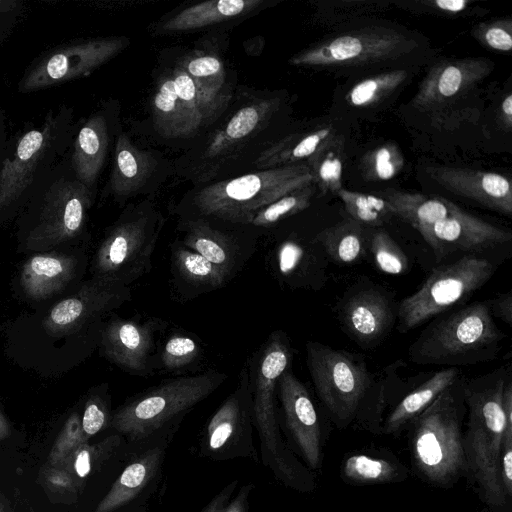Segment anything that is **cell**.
I'll return each mask as SVG.
<instances>
[{
  "label": "cell",
  "instance_id": "obj_34",
  "mask_svg": "<svg viewBox=\"0 0 512 512\" xmlns=\"http://www.w3.org/2000/svg\"><path fill=\"white\" fill-rule=\"evenodd\" d=\"M393 208L395 216L409 223L418 232L448 217L456 205L443 197H428L396 189H386L380 195Z\"/></svg>",
  "mask_w": 512,
  "mask_h": 512
},
{
  "label": "cell",
  "instance_id": "obj_43",
  "mask_svg": "<svg viewBox=\"0 0 512 512\" xmlns=\"http://www.w3.org/2000/svg\"><path fill=\"white\" fill-rule=\"evenodd\" d=\"M315 192V184L296 189L260 209L249 226L268 228L279 221L306 209Z\"/></svg>",
  "mask_w": 512,
  "mask_h": 512
},
{
  "label": "cell",
  "instance_id": "obj_30",
  "mask_svg": "<svg viewBox=\"0 0 512 512\" xmlns=\"http://www.w3.org/2000/svg\"><path fill=\"white\" fill-rule=\"evenodd\" d=\"M263 0H209L189 6L160 24L162 33L184 32L248 14Z\"/></svg>",
  "mask_w": 512,
  "mask_h": 512
},
{
  "label": "cell",
  "instance_id": "obj_56",
  "mask_svg": "<svg viewBox=\"0 0 512 512\" xmlns=\"http://www.w3.org/2000/svg\"><path fill=\"white\" fill-rule=\"evenodd\" d=\"M10 433V424L0 410V440L7 438L10 435Z\"/></svg>",
  "mask_w": 512,
  "mask_h": 512
},
{
  "label": "cell",
  "instance_id": "obj_36",
  "mask_svg": "<svg viewBox=\"0 0 512 512\" xmlns=\"http://www.w3.org/2000/svg\"><path fill=\"white\" fill-rule=\"evenodd\" d=\"M152 170L149 155L138 149L127 135H119L110 179L111 190L120 196L129 195L145 182Z\"/></svg>",
  "mask_w": 512,
  "mask_h": 512
},
{
  "label": "cell",
  "instance_id": "obj_35",
  "mask_svg": "<svg viewBox=\"0 0 512 512\" xmlns=\"http://www.w3.org/2000/svg\"><path fill=\"white\" fill-rule=\"evenodd\" d=\"M190 76L199 94L218 114L228 101L226 72L221 59L211 53L194 51L178 64Z\"/></svg>",
  "mask_w": 512,
  "mask_h": 512
},
{
  "label": "cell",
  "instance_id": "obj_54",
  "mask_svg": "<svg viewBox=\"0 0 512 512\" xmlns=\"http://www.w3.org/2000/svg\"><path fill=\"white\" fill-rule=\"evenodd\" d=\"M492 316L500 318L507 325H512V292L502 293L488 300Z\"/></svg>",
  "mask_w": 512,
  "mask_h": 512
},
{
  "label": "cell",
  "instance_id": "obj_10",
  "mask_svg": "<svg viewBox=\"0 0 512 512\" xmlns=\"http://www.w3.org/2000/svg\"><path fill=\"white\" fill-rule=\"evenodd\" d=\"M163 223L159 213L148 209H136L121 217L97 250L95 277L130 287L149 273Z\"/></svg>",
  "mask_w": 512,
  "mask_h": 512
},
{
  "label": "cell",
  "instance_id": "obj_55",
  "mask_svg": "<svg viewBox=\"0 0 512 512\" xmlns=\"http://www.w3.org/2000/svg\"><path fill=\"white\" fill-rule=\"evenodd\" d=\"M500 117L503 125L508 130L512 127V94L508 92L500 105Z\"/></svg>",
  "mask_w": 512,
  "mask_h": 512
},
{
  "label": "cell",
  "instance_id": "obj_32",
  "mask_svg": "<svg viewBox=\"0 0 512 512\" xmlns=\"http://www.w3.org/2000/svg\"><path fill=\"white\" fill-rule=\"evenodd\" d=\"M335 136L336 130L331 125L292 134L265 149L254 165L262 170L298 164L301 160H309Z\"/></svg>",
  "mask_w": 512,
  "mask_h": 512
},
{
  "label": "cell",
  "instance_id": "obj_26",
  "mask_svg": "<svg viewBox=\"0 0 512 512\" xmlns=\"http://www.w3.org/2000/svg\"><path fill=\"white\" fill-rule=\"evenodd\" d=\"M318 248L287 238L270 253L271 266L280 282L291 288L319 289L326 275Z\"/></svg>",
  "mask_w": 512,
  "mask_h": 512
},
{
  "label": "cell",
  "instance_id": "obj_5",
  "mask_svg": "<svg viewBox=\"0 0 512 512\" xmlns=\"http://www.w3.org/2000/svg\"><path fill=\"white\" fill-rule=\"evenodd\" d=\"M306 363L317 396L337 428L356 423L381 434L383 419L368 402L373 379L361 355L309 341Z\"/></svg>",
  "mask_w": 512,
  "mask_h": 512
},
{
  "label": "cell",
  "instance_id": "obj_44",
  "mask_svg": "<svg viewBox=\"0 0 512 512\" xmlns=\"http://www.w3.org/2000/svg\"><path fill=\"white\" fill-rule=\"evenodd\" d=\"M201 356L197 341L183 333H173L163 343L157 366L165 371H181L194 365Z\"/></svg>",
  "mask_w": 512,
  "mask_h": 512
},
{
  "label": "cell",
  "instance_id": "obj_28",
  "mask_svg": "<svg viewBox=\"0 0 512 512\" xmlns=\"http://www.w3.org/2000/svg\"><path fill=\"white\" fill-rule=\"evenodd\" d=\"M76 261L73 257L46 253L31 257L23 266L20 284L33 299H45L61 291L73 278Z\"/></svg>",
  "mask_w": 512,
  "mask_h": 512
},
{
  "label": "cell",
  "instance_id": "obj_58",
  "mask_svg": "<svg viewBox=\"0 0 512 512\" xmlns=\"http://www.w3.org/2000/svg\"><path fill=\"white\" fill-rule=\"evenodd\" d=\"M0 512H5L4 505L1 501V498H0Z\"/></svg>",
  "mask_w": 512,
  "mask_h": 512
},
{
  "label": "cell",
  "instance_id": "obj_17",
  "mask_svg": "<svg viewBox=\"0 0 512 512\" xmlns=\"http://www.w3.org/2000/svg\"><path fill=\"white\" fill-rule=\"evenodd\" d=\"M130 299L131 287L94 276L74 295L56 304L43 321V327L52 335L66 334L117 309Z\"/></svg>",
  "mask_w": 512,
  "mask_h": 512
},
{
  "label": "cell",
  "instance_id": "obj_4",
  "mask_svg": "<svg viewBox=\"0 0 512 512\" xmlns=\"http://www.w3.org/2000/svg\"><path fill=\"white\" fill-rule=\"evenodd\" d=\"M505 337L488 301L474 302L437 316L410 345L408 356L419 365H475L496 359Z\"/></svg>",
  "mask_w": 512,
  "mask_h": 512
},
{
  "label": "cell",
  "instance_id": "obj_50",
  "mask_svg": "<svg viewBox=\"0 0 512 512\" xmlns=\"http://www.w3.org/2000/svg\"><path fill=\"white\" fill-rule=\"evenodd\" d=\"M111 419L112 414L107 396L101 393L90 395L81 417V428L86 441L106 427H110Z\"/></svg>",
  "mask_w": 512,
  "mask_h": 512
},
{
  "label": "cell",
  "instance_id": "obj_33",
  "mask_svg": "<svg viewBox=\"0 0 512 512\" xmlns=\"http://www.w3.org/2000/svg\"><path fill=\"white\" fill-rule=\"evenodd\" d=\"M152 114L156 130L166 138L188 137L201 127L177 96L170 72L157 83Z\"/></svg>",
  "mask_w": 512,
  "mask_h": 512
},
{
  "label": "cell",
  "instance_id": "obj_46",
  "mask_svg": "<svg viewBox=\"0 0 512 512\" xmlns=\"http://www.w3.org/2000/svg\"><path fill=\"white\" fill-rule=\"evenodd\" d=\"M403 165L402 153L394 143H386L373 149L363 160L365 174L370 180L392 179L402 170Z\"/></svg>",
  "mask_w": 512,
  "mask_h": 512
},
{
  "label": "cell",
  "instance_id": "obj_11",
  "mask_svg": "<svg viewBox=\"0 0 512 512\" xmlns=\"http://www.w3.org/2000/svg\"><path fill=\"white\" fill-rule=\"evenodd\" d=\"M178 428L128 443V462L94 512H145L163 476L166 453Z\"/></svg>",
  "mask_w": 512,
  "mask_h": 512
},
{
  "label": "cell",
  "instance_id": "obj_38",
  "mask_svg": "<svg viewBox=\"0 0 512 512\" xmlns=\"http://www.w3.org/2000/svg\"><path fill=\"white\" fill-rule=\"evenodd\" d=\"M410 70L391 68L370 75L355 83L346 93L345 101L354 108H371L392 96L409 78Z\"/></svg>",
  "mask_w": 512,
  "mask_h": 512
},
{
  "label": "cell",
  "instance_id": "obj_8",
  "mask_svg": "<svg viewBox=\"0 0 512 512\" xmlns=\"http://www.w3.org/2000/svg\"><path fill=\"white\" fill-rule=\"evenodd\" d=\"M420 48L419 40L391 25H366L337 32L293 55L290 64L322 69L390 66Z\"/></svg>",
  "mask_w": 512,
  "mask_h": 512
},
{
  "label": "cell",
  "instance_id": "obj_1",
  "mask_svg": "<svg viewBox=\"0 0 512 512\" xmlns=\"http://www.w3.org/2000/svg\"><path fill=\"white\" fill-rule=\"evenodd\" d=\"M510 368L500 367L463 381L467 422L463 445L467 481L489 512H512L500 477L504 433L503 393Z\"/></svg>",
  "mask_w": 512,
  "mask_h": 512
},
{
  "label": "cell",
  "instance_id": "obj_45",
  "mask_svg": "<svg viewBox=\"0 0 512 512\" xmlns=\"http://www.w3.org/2000/svg\"><path fill=\"white\" fill-rule=\"evenodd\" d=\"M370 251L377 268L383 273L401 275L408 270L407 256L386 231L378 230L372 234Z\"/></svg>",
  "mask_w": 512,
  "mask_h": 512
},
{
  "label": "cell",
  "instance_id": "obj_6",
  "mask_svg": "<svg viewBox=\"0 0 512 512\" xmlns=\"http://www.w3.org/2000/svg\"><path fill=\"white\" fill-rule=\"evenodd\" d=\"M227 378L218 371L179 376L135 395L113 413L110 427L127 443L143 440L159 431L179 428L184 416L210 396Z\"/></svg>",
  "mask_w": 512,
  "mask_h": 512
},
{
  "label": "cell",
  "instance_id": "obj_51",
  "mask_svg": "<svg viewBox=\"0 0 512 512\" xmlns=\"http://www.w3.org/2000/svg\"><path fill=\"white\" fill-rule=\"evenodd\" d=\"M393 5L417 14H430L437 16L463 15L473 5L469 0H413L396 1Z\"/></svg>",
  "mask_w": 512,
  "mask_h": 512
},
{
  "label": "cell",
  "instance_id": "obj_18",
  "mask_svg": "<svg viewBox=\"0 0 512 512\" xmlns=\"http://www.w3.org/2000/svg\"><path fill=\"white\" fill-rule=\"evenodd\" d=\"M343 331L364 349L380 344L397 319V308L384 290L364 285L347 292L337 306Z\"/></svg>",
  "mask_w": 512,
  "mask_h": 512
},
{
  "label": "cell",
  "instance_id": "obj_29",
  "mask_svg": "<svg viewBox=\"0 0 512 512\" xmlns=\"http://www.w3.org/2000/svg\"><path fill=\"white\" fill-rule=\"evenodd\" d=\"M460 376L461 370L455 367L437 371L431 378L400 400L383 420L381 434L400 433Z\"/></svg>",
  "mask_w": 512,
  "mask_h": 512
},
{
  "label": "cell",
  "instance_id": "obj_9",
  "mask_svg": "<svg viewBox=\"0 0 512 512\" xmlns=\"http://www.w3.org/2000/svg\"><path fill=\"white\" fill-rule=\"evenodd\" d=\"M496 270L493 262L473 254L436 267L422 286L397 307V329L401 333L463 304Z\"/></svg>",
  "mask_w": 512,
  "mask_h": 512
},
{
  "label": "cell",
  "instance_id": "obj_39",
  "mask_svg": "<svg viewBox=\"0 0 512 512\" xmlns=\"http://www.w3.org/2000/svg\"><path fill=\"white\" fill-rule=\"evenodd\" d=\"M392 5L393 2L384 0L323 1L317 3L314 16L321 25L341 27L384 12Z\"/></svg>",
  "mask_w": 512,
  "mask_h": 512
},
{
  "label": "cell",
  "instance_id": "obj_22",
  "mask_svg": "<svg viewBox=\"0 0 512 512\" xmlns=\"http://www.w3.org/2000/svg\"><path fill=\"white\" fill-rule=\"evenodd\" d=\"M426 172L451 193L503 215H512V187L505 175L451 166H432Z\"/></svg>",
  "mask_w": 512,
  "mask_h": 512
},
{
  "label": "cell",
  "instance_id": "obj_31",
  "mask_svg": "<svg viewBox=\"0 0 512 512\" xmlns=\"http://www.w3.org/2000/svg\"><path fill=\"white\" fill-rule=\"evenodd\" d=\"M108 147V128L102 115L91 116L79 130L72 155L78 181L90 188L96 181L105 161Z\"/></svg>",
  "mask_w": 512,
  "mask_h": 512
},
{
  "label": "cell",
  "instance_id": "obj_24",
  "mask_svg": "<svg viewBox=\"0 0 512 512\" xmlns=\"http://www.w3.org/2000/svg\"><path fill=\"white\" fill-rule=\"evenodd\" d=\"M180 240L212 264L234 277L252 256L254 241L244 242L233 233L221 230L204 218L189 219L181 226Z\"/></svg>",
  "mask_w": 512,
  "mask_h": 512
},
{
  "label": "cell",
  "instance_id": "obj_12",
  "mask_svg": "<svg viewBox=\"0 0 512 512\" xmlns=\"http://www.w3.org/2000/svg\"><path fill=\"white\" fill-rule=\"evenodd\" d=\"M251 394L246 364L237 385L209 419L200 440V454L213 461L249 459L259 463L254 444Z\"/></svg>",
  "mask_w": 512,
  "mask_h": 512
},
{
  "label": "cell",
  "instance_id": "obj_52",
  "mask_svg": "<svg viewBox=\"0 0 512 512\" xmlns=\"http://www.w3.org/2000/svg\"><path fill=\"white\" fill-rule=\"evenodd\" d=\"M40 482L49 494L72 496L83 487V483L64 468L46 465L40 471Z\"/></svg>",
  "mask_w": 512,
  "mask_h": 512
},
{
  "label": "cell",
  "instance_id": "obj_3",
  "mask_svg": "<svg viewBox=\"0 0 512 512\" xmlns=\"http://www.w3.org/2000/svg\"><path fill=\"white\" fill-rule=\"evenodd\" d=\"M463 381L460 376L408 425L412 470L436 488H452L468 474Z\"/></svg>",
  "mask_w": 512,
  "mask_h": 512
},
{
  "label": "cell",
  "instance_id": "obj_53",
  "mask_svg": "<svg viewBox=\"0 0 512 512\" xmlns=\"http://www.w3.org/2000/svg\"><path fill=\"white\" fill-rule=\"evenodd\" d=\"M500 477L507 496L512 499V440L502 439Z\"/></svg>",
  "mask_w": 512,
  "mask_h": 512
},
{
  "label": "cell",
  "instance_id": "obj_27",
  "mask_svg": "<svg viewBox=\"0 0 512 512\" xmlns=\"http://www.w3.org/2000/svg\"><path fill=\"white\" fill-rule=\"evenodd\" d=\"M341 479L354 486L400 483L409 477V469L387 450L368 449L351 452L340 463Z\"/></svg>",
  "mask_w": 512,
  "mask_h": 512
},
{
  "label": "cell",
  "instance_id": "obj_23",
  "mask_svg": "<svg viewBox=\"0 0 512 512\" xmlns=\"http://www.w3.org/2000/svg\"><path fill=\"white\" fill-rule=\"evenodd\" d=\"M56 131L55 119L22 135L13 154L0 169V209L11 205L30 186L40 161L50 148Z\"/></svg>",
  "mask_w": 512,
  "mask_h": 512
},
{
  "label": "cell",
  "instance_id": "obj_16",
  "mask_svg": "<svg viewBox=\"0 0 512 512\" xmlns=\"http://www.w3.org/2000/svg\"><path fill=\"white\" fill-rule=\"evenodd\" d=\"M166 326L167 323L160 318L114 317L101 329L102 352L108 360L131 375L151 376L158 368L154 355L156 335Z\"/></svg>",
  "mask_w": 512,
  "mask_h": 512
},
{
  "label": "cell",
  "instance_id": "obj_47",
  "mask_svg": "<svg viewBox=\"0 0 512 512\" xmlns=\"http://www.w3.org/2000/svg\"><path fill=\"white\" fill-rule=\"evenodd\" d=\"M88 443L83 436L81 417L73 412L66 420L48 456V464L61 468L70 455L81 445Z\"/></svg>",
  "mask_w": 512,
  "mask_h": 512
},
{
  "label": "cell",
  "instance_id": "obj_41",
  "mask_svg": "<svg viewBox=\"0 0 512 512\" xmlns=\"http://www.w3.org/2000/svg\"><path fill=\"white\" fill-rule=\"evenodd\" d=\"M343 140L335 136L325 143L308 161L316 184L323 194L342 189Z\"/></svg>",
  "mask_w": 512,
  "mask_h": 512
},
{
  "label": "cell",
  "instance_id": "obj_20",
  "mask_svg": "<svg viewBox=\"0 0 512 512\" xmlns=\"http://www.w3.org/2000/svg\"><path fill=\"white\" fill-rule=\"evenodd\" d=\"M434 252L437 262L461 252H481L511 241L509 231L483 221L456 205L443 220L419 232Z\"/></svg>",
  "mask_w": 512,
  "mask_h": 512
},
{
  "label": "cell",
  "instance_id": "obj_40",
  "mask_svg": "<svg viewBox=\"0 0 512 512\" xmlns=\"http://www.w3.org/2000/svg\"><path fill=\"white\" fill-rule=\"evenodd\" d=\"M126 443L119 433H114L94 444L85 443L66 460L64 468L80 482L97 472Z\"/></svg>",
  "mask_w": 512,
  "mask_h": 512
},
{
  "label": "cell",
  "instance_id": "obj_14",
  "mask_svg": "<svg viewBox=\"0 0 512 512\" xmlns=\"http://www.w3.org/2000/svg\"><path fill=\"white\" fill-rule=\"evenodd\" d=\"M129 43L125 37H103L71 43L52 50L21 80L22 92H31L85 77L120 53Z\"/></svg>",
  "mask_w": 512,
  "mask_h": 512
},
{
  "label": "cell",
  "instance_id": "obj_19",
  "mask_svg": "<svg viewBox=\"0 0 512 512\" xmlns=\"http://www.w3.org/2000/svg\"><path fill=\"white\" fill-rule=\"evenodd\" d=\"M277 389L289 435L305 465L318 472L323 463V438L312 398L289 369L279 378Z\"/></svg>",
  "mask_w": 512,
  "mask_h": 512
},
{
  "label": "cell",
  "instance_id": "obj_49",
  "mask_svg": "<svg viewBox=\"0 0 512 512\" xmlns=\"http://www.w3.org/2000/svg\"><path fill=\"white\" fill-rule=\"evenodd\" d=\"M238 485L239 481L236 479L228 483L201 512H248L249 497L255 484L249 482L239 488Z\"/></svg>",
  "mask_w": 512,
  "mask_h": 512
},
{
  "label": "cell",
  "instance_id": "obj_13",
  "mask_svg": "<svg viewBox=\"0 0 512 512\" xmlns=\"http://www.w3.org/2000/svg\"><path fill=\"white\" fill-rule=\"evenodd\" d=\"M493 68L494 63L482 57L441 60L430 67L410 104L440 120L471 96Z\"/></svg>",
  "mask_w": 512,
  "mask_h": 512
},
{
  "label": "cell",
  "instance_id": "obj_37",
  "mask_svg": "<svg viewBox=\"0 0 512 512\" xmlns=\"http://www.w3.org/2000/svg\"><path fill=\"white\" fill-rule=\"evenodd\" d=\"M315 241L339 264L356 263L366 253L364 227L351 218L322 230L316 235Z\"/></svg>",
  "mask_w": 512,
  "mask_h": 512
},
{
  "label": "cell",
  "instance_id": "obj_15",
  "mask_svg": "<svg viewBox=\"0 0 512 512\" xmlns=\"http://www.w3.org/2000/svg\"><path fill=\"white\" fill-rule=\"evenodd\" d=\"M90 190L80 181L61 180L46 194L39 220L27 237L32 250H45L74 238L84 226Z\"/></svg>",
  "mask_w": 512,
  "mask_h": 512
},
{
  "label": "cell",
  "instance_id": "obj_57",
  "mask_svg": "<svg viewBox=\"0 0 512 512\" xmlns=\"http://www.w3.org/2000/svg\"><path fill=\"white\" fill-rule=\"evenodd\" d=\"M15 4L14 1L0 0V17L10 11Z\"/></svg>",
  "mask_w": 512,
  "mask_h": 512
},
{
  "label": "cell",
  "instance_id": "obj_42",
  "mask_svg": "<svg viewBox=\"0 0 512 512\" xmlns=\"http://www.w3.org/2000/svg\"><path fill=\"white\" fill-rule=\"evenodd\" d=\"M336 195L342 200L351 219L362 225L380 227L395 216L392 206L382 197L340 189Z\"/></svg>",
  "mask_w": 512,
  "mask_h": 512
},
{
  "label": "cell",
  "instance_id": "obj_25",
  "mask_svg": "<svg viewBox=\"0 0 512 512\" xmlns=\"http://www.w3.org/2000/svg\"><path fill=\"white\" fill-rule=\"evenodd\" d=\"M170 254L172 285L178 299L191 300L217 290L232 278L181 241L171 245Z\"/></svg>",
  "mask_w": 512,
  "mask_h": 512
},
{
  "label": "cell",
  "instance_id": "obj_7",
  "mask_svg": "<svg viewBox=\"0 0 512 512\" xmlns=\"http://www.w3.org/2000/svg\"><path fill=\"white\" fill-rule=\"evenodd\" d=\"M314 183L308 164L262 169L200 189L193 197L197 218L249 225L254 215L280 197Z\"/></svg>",
  "mask_w": 512,
  "mask_h": 512
},
{
  "label": "cell",
  "instance_id": "obj_2",
  "mask_svg": "<svg viewBox=\"0 0 512 512\" xmlns=\"http://www.w3.org/2000/svg\"><path fill=\"white\" fill-rule=\"evenodd\" d=\"M293 353L285 332H272L245 363L251 394L252 420L260 441V460L276 480L299 493H312L317 480L284 441L278 422L276 390L289 369Z\"/></svg>",
  "mask_w": 512,
  "mask_h": 512
},
{
  "label": "cell",
  "instance_id": "obj_21",
  "mask_svg": "<svg viewBox=\"0 0 512 512\" xmlns=\"http://www.w3.org/2000/svg\"><path fill=\"white\" fill-rule=\"evenodd\" d=\"M279 103L276 98L259 99L235 111L221 129L213 134L202 152L201 168H206L202 179H206L213 170L244 147L278 109Z\"/></svg>",
  "mask_w": 512,
  "mask_h": 512
},
{
  "label": "cell",
  "instance_id": "obj_48",
  "mask_svg": "<svg viewBox=\"0 0 512 512\" xmlns=\"http://www.w3.org/2000/svg\"><path fill=\"white\" fill-rule=\"evenodd\" d=\"M471 34L484 47L509 53L512 49V18L503 17L477 24Z\"/></svg>",
  "mask_w": 512,
  "mask_h": 512
}]
</instances>
